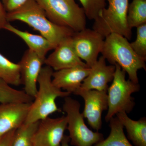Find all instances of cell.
I'll return each instance as SVG.
<instances>
[{
  "mask_svg": "<svg viewBox=\"0 0 146 146\" xmlns=\"http://www.w3.org/2000/svg\"><path fill=\"white\" fill-rule=\"evenodd\" d=\"M7 18L8 22L18 21L27 24L48 39L54 48L62 40L72 36L74 33L50 21L36 0H29L20 8L7 13Z\"/></svg>",
  "mask_w": 146,
  "mask_h": 146,
  "instance_id": "6da1fadb",
  "label": "cell"
},
{
  "mask_svg": "<svg viewBox=\"0 0 146 146\" xmlns=\"http://www.w3.org/2000/svg\"><path fill=\"white\" fill-rule=\"evenodd\" d=\"M53 72L48 66L42 67L37 81V93L31 104L25 123L39 121L55 112H61L56 102V99L65 98L70 95V93L62 91L53 84Z\"/></svg>",
  "mask_w": 146,
  "mask_h": 146,
  "instance_id": "7a4b0ae2",
  "label": "cell"
},
{
  "mask_svg": "<svg viewBox=\"0 0 146 146\" xmlns=\"http://www.w3.org/2000/svg\"><path fill=\"white\" fill-rule=\"evenodd\" d=\"M101 54L111 65H119L134 83L139 82L138 71L146 70L145 60L136 54L128 40L120 35L112 33L105 38Z\"/></svg>",
  "mask_w": 146,
  "mask_h": 146,
  "instance_id": "3957f363",
  "label": "cell"
},
{
  "mask_svg": "<svg viewBox=\"0 0 146 146\" xmlns=\"http://www.w3.org/2000/svg\"><path fill=\"white\" fill-rule=\"evenodd\" d=\"M115 65L114 78L107 90L108 108L105 117L107 122L118 113H130L135 105L131 95L140 89L139 84L126 79L125 72L117 64Z\"/></svg>",
  "mask_w": 146,
  "mask_h": 146,
  "instance_id": "277c9868",
  "label": "cell"
},
{
  "mask_svg": "<svg viewBox=\"0 0 146 146\" xmlns=\"http://www.w3.org/2000/svg\"><path fill=\"white\" fill-rule=\"evenodd\" d=\"M49 19L58 25L74 32L86 28V16L83 8L75 0H36Z\"/></svg>",
  "mask_w": 146,
  "mask_h": 146,
  "instance_id": "5b68a950",
  "label": "cell"
},
{
  "mask_svg": "<svg viewBox=\"0 0 146 146\" xmlns=\"http://www.w3.org/2000/svg\"><path fill=\"white\" fill-rule=\"evenodd\" d=\"M107 8L103 10L94 20L93 29L104 38L112 33H116L130 40L132 29L128 25L127 16L129 0H106Z\"/></svg>",
  "mask_w": 146,
  "mask_h": 146,
  "instance_id": "8992f818",
  "label": "cell"
},
{
  "mask_svg": "<svg viewBox=\"0 0 146 146\" xmlns=\"http://www.w3.org/2000/svg\"><path fill=\"white\" fill-rule=\"evenodd\" d=\"M80 108V104L76 100L70 96L64 98L63 111L66 114L70 143L75 146H92L103 140V135L87 127Z\"/></svg>",
  "mask_w": 146,
  "mask_h": 146,
  "instance_id": "52a82bcc",
  "label": "cell"
},
{
  "mask_svg": "<svg viewBox=\"0 0 146 146\" xmlns=\"http://www.w3.org/2000/svg\"><path fill=\"white\" fill-rule=\"evenodd\" d=\"M72 39L73 47L78 57L88 67L91 68L101 53L104 37L94 29L86 28L74 33Z\"/></svg>",
  "mask_w": 146,
  "mask_h": 146,
  "instance_id": "ba28073f",
  "label": "cell"
},
{
  "mask_svg": "<svg viewBox=\"0 0 146 146\" xmlns=\"http://www.w3.org/2000/svg\"><path fill=\"white\" fill-rule=\"evenodd\" d=\"M66 116L39 121L33 137V146H60L67 129Z\"/></svg>",
  "mask_w": 146,
  "mask_h": 146,
  "instance_id": "9c48e42d",
  "label": "cell"
},
{
  "mask_svg": "<svg viewBox=\"0 0 146 146\" xmlns=\"http://www.w3.org/2000/svg\"><path fill=\"white\" fill-rule=\"evenodd\" d=\"M74 94L80 96L84 100V109L82 114L87 119L90 126L98 131L102 128V114L108 108L107 92L80 88Z\"/></svg>",
  "mask_w": 146,
  "mask_h": 146,
  "instance_id": "30bf717a",
  "label": "cell"
},
{
  "mask_svg": "<svg viewBox=\"0 0 146 146\" xmlns=\"http://www.w3.org/2000/svg\"><path fill=\"white\" fill-rule=\"evenodd\" d=\"M44 62V60L29 49L18 63L20 67L21 84L24 85V91L33 99L37 93V81Z\"/></svg>",
  "mask_w": 146,
  "mask_h": 146,
  "instance_id": "8fae6325",
  "label": "cell"
},
{
  "mask_svg": "<svg viewBox=\"0 0 146 146\" xmlns=\"http://www.w3.org/2000/svg\"><path fill=\"white\" fill-rule=\"evenodd\" d=\"M46 57L44 64L55 71L77 66H87L77 54L72 42V36L63 39ZM88 67V66H87Z\"/></svg>",
  "mask_w": 146,
  "mask_h": 146,
  "instance_id": "7c38bea8",
  "label": "cell"
},
{
  "mask_svg": "<svg viewBox=\"0 0 146 146\" xmlns=\"http://www.w3.org/2000/svg\"><path fill=\"white\" fill-rule=\"evenodd\" d=\"M31 103L0 104V136L25 123Z\"/></svg>",
  "mask_w": 146,
  "mask_h": 146,
  "instance_id": "4fadbf2b",
  "label": "cell"
},
{
  "mask_svg": "<svg viewBox=\"0 0 146 146\" xmlns=\"http://www.w3.org/2000/svg\"><path fill=\"white\" fill-rule=\"evenodd\" d=\"M102 56L91 68L89 75L84 80L80 89L107 92L108 84L114 78L115 65H107Z\"/></svg>",
  "mask_w": 146,
  "mask_h": 146,
  "instance_id": "5bb4252c",
  "label": "cell"
},
{
  "mask_svg": "<svg viewBox=\"0 0 146 146\" xmlns=\"http://www.w3.org/2000/svg\"><path fill=\"white\" fill-rule=\"evenodd\" d=\"M91 68L77 66L53 72L52 82L58 89L74 94L89 75Z\"/></svg>",
  "mask_w": 146,
  "mask_h": 146,
  "instance_id": "9a60e30c",
  "label": "cell"
},
{
  "mask_svg": "<svg viewBox=\"0 0 146 146\" xmlns=\"http://www.w3.org/2000/svg\"><path fill=\"white\" fill-rule=\"evenodd\" d=\"M4 29L12 33L23 39L29 47V49L33 51L44 60L48 52L54 49L52 44L42 35L32 34L28 31L20 30L9 23L6 25Z\"/></svg>",
  "mask_w": 146,
  "mask_h": 146,
  "instance_id": "2e32d148",
  "label": "cell"
},
{
  "mask_svg": "<svg viewBox=\"0 0 146 146\" xmlns=\"http://www.w3.org/2000/svg\"><path fill=\"white\" fill-rule=\"evenodd\" d=\"M117 117L125 127L128 138L136 146H146V118L135 121L128 117L125 112L116 114Z\"/></svg>",
  "mask_w": 146,
  "mask_h": 146,
  "instance_id": "e0dca14e",
  "label": "cell"
},
{
  "mask_svg": "<svg viewBox=\"0 0 146 146\" xmlns=\"http://www.w3.org/2000/svg\"><path fill=\"white\" fill-rule=\"evenodd\" d=\"M109 122L110 132L109 136L95 146H133L126 137L123 126L118 118L113 117Z\"/></svg>",
  "mask_w": 146,
  "mask_h": 146,
  "instance_id": "ac0fdd59",
  "label": "cell"
},
{
  "mask_svg": "<svg viewBox=\"0 0 146 146\" xmlns=\"http://www.w3.org/2000/svg\"><path fill=\"white\" fill-rule=\"evenodd\" d=\"M0 79L9 85L18 86L21 84L20 67L0 53Z\"/></svg>",
  "mask_w": 146,
  "mask_h": 146,
  "instance_id": "d6986e66",
  "label": "cell"
},
{
  "mask_svg": "<svg viewBox=\"0 0 146 146\" xmlns=\"http://www.w3.org/2000/svg\"><path fill=\"white\" fill-rule=\"evenodd\" d=\"M34 99L30 96L24 90L12 88L0 79V104L11 103H32Z\"/></svg>",
  "mask_w": 146,
  "mask_h": 146,
  "instance_id": "ffe728a7",
  "label": "cell"
},
{
  "mask_svg": "<svg viewBox=\"0 0 146 146\" xmlns=\"http://www.w3.org/2000/svg\"><path fill=\"white\" fill-rule=\"evenodd\" d=\"M127 20L131 29L146 24V0H132L129 5Z\"/></svg>",
  "mask_w": 146,
  "mask_h": 146,
  "instance_id": "44dd1931",
  "label": "cell"
},
{
  "mask_svg": "<svg viewBox=\"0 0 146 146\" xmlns=\"http://www.w3.org/2000/svg\"><path fill=\"white\" fill-rule=\"evenodd\" d=\"M39 121L24 123L15 131L12 146H33V137Z\"/></svg>",
  "mask_w": 146,
  "mask_h": 146,
  "instance_id": "7402d4cb",
  "label": "cell"
},
{
  "mask_svg": "<svg viewBox=\"0 0 146 146\" xmlns=\"http://www.w3.org/2000/svg\"><path fill=\"white\" fill-rule=\"evenodd\" d=\"M82 6L86 18L95 20L106 8V0H79Z\"/></svg>",
  "mask_w": 146,
  "mask_h": 146,
  "instance_id": "603a6c76",
  "label": "cell"
},
{
  "mask_svg": "<svg viewBox=\"0 0 146 146\" xmlns=\"http://www.w3.org/2000/svg\"><path fill=\"white\" fill-rule=\"evenodd\" d=\"M136 40L130 43L131 48L136 54L146 60V24L137 28Z\"/></svg>",
  "mask_w": 146,
  "mask_h": 146,
  "instance_id": "cb8c5ba5",
  "label": "cell"
},
{
  "mask_svg": "<svg viewBox=\"0 0 146 146\" xmlns=\"http://www.w3.org/2000/svg\"><path fill=\"white\" fill-rule=\"evenodd\" d=\"M29 0H1L7 13L16 10L27 2Z\"/></svg>",
  "mask_w": 146,
  "mask_h": 146,
  "instance_id": "d4e9b609",
  "label": "cell"
},
{
  "mask_svg": "<svg viewBox=\"0 0 146 146\" xmlns=\"http://www.w3.org/2000/svg\"><path fill=\"white\" fill-rule=\"evenodd\" d=\"M16 129L11 131L3 136H0V146H12Z\"/></svg>",
  "mask_w": 146,
  "mask_h": 146,
  "instance_id": "484cf974",
  "label": "cell"
},
{
  "mask_svg": "<svg viewBox=\"0 0 146 146\" xmlns=\"http://www.w3.org/2000/svg\"><path fill=\"white\" fill-rule=\"evenodd\" d=\"M7 13L3 5L1 0H0V30L4 29L5 26L9 22L7 18Z\"/></svg>",
  "mask_w": 146,
  "mask_h": 146,
  "instance_id": "4316f807",
  "label": "cell"
},
{
  "mask_svg": "<svg viewBox=\"0 0 146 146\" xmlns=\"http://www.w3.org/2000/svg\"><path fill=\"white\" fill-rule=\"evenodd\" d=\"M70 139L68 136L65 135L63 139V141L61 143V146H70Z\"/></svg>",
  "mask_w": 146,
  "mask_h": 146,
  "instance_id": "83f0119b",
  "label": "cell"
}]
</instances>
